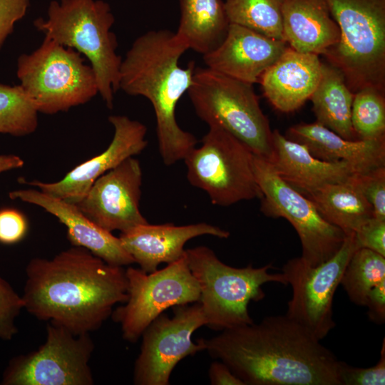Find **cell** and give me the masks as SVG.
<instances>
[{"label":"cell","instance_id":"obj_1","mask_svg":"<svg viewBox=\"0 0 385 385\" xmlns=\"http://www.w3.org/2000/svg\"><path fill=\"white\" fill-rule=\"evenodd\" d=\"M197 340L245 385H341L340 361L286 314Z\"/></svg>","mask_w":385,"mask_h":385},{"label":"cell","instance_id":"obj_2","mask_svg":"<svg viewBox=\"0 0 385 385\" xmlns=\"http://www.w3.org/2000/svg\"><path fill=\"white\" fill-rule=\"evenodd\" d=\"M26 274L24 309L75 334L98 329L114 307L128 299L125 269L81 247L73 246L51 259L34 258Z\"/></svg>","mask_w":385,"mask_h":385},{"label":"cell","instance_id":"obj_3","mask_svg":"<svg viewBox=\"0 0 385 385\" xmlns=\"http://www.w3.org/2000/svg\"><path fill=\"white\" fill-rule=\"evenodd\" d=\"M188 49L176 32L150 31L134 41L120 68L119 89L130 96H143L153 106L159 152L165 165L183 160L197 143L175 118L177 104L193 81L195 62L185 68L178 64Z\"/></svg>","mask_w":385,"mask_h":385},{"label":"cell","instance_id":"obj_4","mask_svg":"<svg viewBox=\"0 0 385 385\" xmlns=\"http://www.w3.org/2000/svg\"><path fill=\"white\" fill-rule=\"evenodd\" d=\"M115 18L103 0H61L50 2L47 18L36 19L34 26L45 37L71 48L90 61L96 77L98 93L108 108L113 107L119 90L122 62L118 41L111 32Z\"/></svg>","mask_w":385,"mask_h":385},{"label":"cell","instance_id":"obj_5","mask_svg":"<svg viewBox=\"0 0 385 385\" xmlns=\"http://www.w3.org/2000/svg\"><path fill=\"white\" fill-rule=\"evenodd\" d=\"M191 273L197 280L206 326L216 331L253 323L248 312L251 301L265 297L262 287L268 282L288 285L282 273L272 274V265L254 267L229 266L206 246L185 250Z\"/></svg>","mask_w":385,"mask_h":385},{"label":"cell","instance_id":"obj_6","mask_svg":"<svg viewBox=\"0 0 385 385\" xmlns=\"http://www.w3.org/2000/svg\"><path fill=\"white\" fill-rule=\"evenodd\" d=\"M340 40L323 55L355 94L367 87L385 91V0H326Z\"/></svg>","mask_w":385,"mask_h":385},{"label":"cell","instance_id":"obj_7","mask_svg":"<svg viewBox=\"0 0 385 385\" xmlns=\"http://www.w3.org/2000/svg\"><path fill=\"white\" fill-rule=\"evenodd\" d=\"M188 93L196 114L209 127L222 128L254 155L271 160L272 130L252 84L195 67Z\"/></svg>","mask_w":385,"mask_h":385},{"label":"cell","instance_id":"obj_8","mask_svg":"<svg viewBox=\"0 0 385 385\" xmlns=\"http://www.w3.org/2000/svg\"><path fill=\"white\" fill-rule=\"evenodd\" d=\"M16 75L38 113L66 112L98 93L94 71L81 54L46 37L37 49L19 56Z\"/></svg>","mask_w":385,"mask_h":385},{"label":"cell","instance_id":"obj_9","mask_svg":"<svg viewBox=\"0 0 385 385\" xmlns=\"http://www.w3.org/2000/svg\"><path fill=\"white\" fill-rule=\"evenodd\" d=\"M254 154L235 136L210 126L199 148L184 158L187 178L204 190L214 205L229 206L262 197L253 168Z\"/></svg>","mask_w":385,"mask_h":385},{"label":"cell","instance_id":"obj_10","mask_svg":"<svg viewBox=\"0 0 385 385\" xmlns=\"http://www.w3.org/2000/svg\"><path fill=\"white\" fill-rule=\"evenodd\" d=\"M253 168L262 194L261 212L267 217H283L293 226L304 262L314 267L337 253L346 238L344 232L328 222L309 198L282 179L268 160L254 155Z\"/></svg>","mask_w":385,"mask_h":385},{"label":"cell","instance_id":"obj_11","mask_svg":"<svg viewBox=\"0 0 385 385\" xmlns=\"http://www.w3.org/2000/svg\"><path fill=\"white\" fill-rule=\"evenodd\" d=\"M128 299L113 311L122 336L135 343L145 328L167 309L199 302L198 283L185 255L161 270L145 272L140 268L125 269Z\"/></svg>","mask_w":385,"mask_h":385},{"label":"cell","instance_id":"obj_12","mask_svg":"<svg viewBox=\"0 0 385 385\" xmlns=\"http://www.w3.org/2000/svg\"><path fill=\"white\" fill-rule=\"evenodd\" d=\"M94 344L89 334H75L48 322L45 342L38 349L12 359L4 371V385H91L89 361Z\"/></svg>","mask_w":385,"mask_h":385},{"label":"cell","instance_id":"obj_13","mask_svg":"<svg viewBox=\"0 0 385 385\" xmlns=\"http://www.w3.org/2000/svg\"><path fill=\"white\" fill-rule=\"evenodd\" d=\"M358 248L354 234L349 235L327 261L312 267L299 257L288 260L282 268L292 289L286 315L320 341L335 327L334 295L350 257Z\"/></svg>","mask_w":385,"mask_h":385},{"label":"cell","instance_id":"obj_14","mask_svg":"<svg viewBox=\"0 0 385 385\" xmlns=\"http://www.w3.org/2000/svg\"><path fill=\"white\" fill-rule=\"evenodd\" d=\"M173 308L172 317L162 313L143 331L134 364V384L169 385L178 363L204 350L198 340L194 343L192 339L195 330L207 324L200 302Z\"/></svg>","mask_w":385,"mask_h":385},{"label":"cell","instance_id":"obj_15","mask_svg":"<svg viewBox=\"0 0 385 385\" xmlns=\"http://www.w3.org/2000/svg\"><path fill=\"white\" fill-rule=\"evenodd\" d=\"M142 178L139 161L129 157L100 176L76 205L92 222L111 232L146 224L139 208Z\"/></svg>","mask_w":385,"mask_h":385},{"label":"cell","instance_id":"obj_16","mask_svg":"<svg viewBox=\"0 0 385 385\" xmlns=\"http://www.w3.org/2000/svg\"><path fill=\"white\" fill-rule=\"evenodd\" d=\"M108 120L114 128V135L103 153L77 165L57 182H20L68 202H79L100 176L128 158L140 153L148 145L147 128L142 123L119 115L109 116Z\"/></svg>","mask_w":385,"mask_h":385},{"label":"cell","instance_id":"obj_17","mask_svg":"<svg viewBox=\"0 0 385 385\" xmlns=\"http://www.w3.org/2000/svg\"><path fill=\"white\" fill-rule=\"evenodd\" d=\"M287 43L248 28L230 24L220 44L203 55L207 68L250 84L282 54Z\"/></svg>","mask_w":385,"mask_h":385},{"label":"cell","instance_id":"obj_18","mask_svg":"<svg viewBox=\"0 0 385 385\" xmlns=\"http://www.w3.org/2000/svg\"><path fill=\"white\" fill-rule=\"evenodd\" d=\"M9 196L11 200L39 206L57 217L66 227L67 237L73 246L86 248L112 265L123 267L135 263L119 237L92 222L76 204L32 188L11 191Z\"/></svg>","mask_w":385,"mask_h":385},{"label":"cell","instance_id":"obj_19","mask_svg":"<svg viewBox=\"0 0 385 385\" xmlns=\"http://www.w3.org/2000/svg\"><path fill=\"white\" fill-rule=\"evenodd\" d=\"M204 235L227 238L230 232L205 222L181 226L148 222L120 232L118 237L140 268L152 272L162 263L170 264L181 258L185 252V243Z\"/></svg>","mask_w":385,"mask_h":385},{"label":"cell","instance_id":"obj_20","mask_svg":"<svg viewBox=\"0 0 385 385\" xmlns=\"http://www.w3.org/2000/svg\"><path fill=\"white\" fill-rule=\"evenodd\" d=\"M322 62L317 54L299 52L287 46L260 77L264 96L282 113L299 109L319 83Z\"/></svg>","mask_w":385,"mask_h":385},{"label":"cell","instance_id":"obj_21","mask_svg":"<svg viewBox=\"0 0 385 385\" xmlns=\"http://www.w3.org/2000/svg\"><path fill=\"white\" fill-rule=\"evenodd\" d=\"M273 150L269 161L278 175L301 193L326 184L343 182L366 171L346 161H326L313 156L307 147L272 131Z\"/></svg>","mask_w":385,"mask_h":385},{"label":"cell","instance_id":"obj_22","mask_svg":"<svg viewBox=\"0 0 385 385\" xmlns=\"http://www.w3.org/2000/svg\"><path fill=\"white\" fill-rule=\"evenodd\" d=\"M282 14L284 41L297 51L323 56L340 40L326 0H283Z\"/></svg>","mask_w":385,"mask_h":385},{"label":"cell","instance_id":"obj_23","mask_svg":"<svg viewBox=\"0 0 385 385\" xmlns=\"http://www.w3.org/2000/svg\"><path fill=\"white\" fill-rule=\"evenodd\" d=\"M285 137L304 145L313 156L322 160L346 161L363 170L385 166V137L346 140L317 122L291 126Z\"/></svg>","mask_w":385,"mask_h":385},{"label":"cell","instance_id":"obj_24","mask_svg":"<svg viewBox=\"0 0 385 385\" xmlns=\"http://www.w3.org/2000/svg\"><path fill=\"white\" fill-rule=\"evenodd\" d=\"M355 174L345 181L326 184L302 193L313 202L328 222L346 235L354 234L374 217L372 207L359 187Z\"/></svg>","mask_w":385,"mask_h":385},{"label":"cell","instance_id":"obj_25","mask_svg":"<svg viewBox=\"0 0 385 385\" xmlns=\"http://www.w3.org/2000/svg\"><path fill=\"white\" fill-rule=\"evenodd\" d=\"M354 96L343 73L322 61L319 83L309 98L316 122L344 139L359 140L351 120Z\"/></svg>","mask_w":385,"mask_h":385},{"label":"cell","instance_id":"obj_26","mask_svg":"<svg viewBox=\"0 0 385 385\" xmlns=\"http://www.w3.org/2000/svg\"><path fill=\"white\" fill-rule=\"evenodd\" d=\"M180 18L176 34L202 56L217 48L230 22L222 0H180Z\"/></svg>","mask_w":385,"mask_h":385},{"label":"cell","instance_id":"obj_27","mask_svg":"<svg viewBox=\"0 0 385 385\" xmlns=\"http://www.w3.org/2000/svg\"><path fill=\"white\" fill-rule=\"evenodd\" d=\"M282 2L283 0H225L224 4L230 24L284 41Z\"/></svg>","mask_w":385,"mask_h":385},{"label":"cell","instance_id":"obj_28","mask_svg":"<svg viewBox=\"0 0 385 385\" xmlns=\"http://www.w3.org/2000/svg\"><path fill=\"white\" fill-rule=\"evenodd\" d=\"M384 279L385 257L366 248H358L344 269L340 284L351 302L364 306L370 290Z\"/></svg>","mask_w":385,"mask_h":385},{"label":"cell","instance_id":"obj_29","mask_svg":"<svg viewBox=\"0 0 385 385\" xmlns=\"http://www.w3.org/2000/svg\"><path fill=\"white\" fill-rule=\"evenodd\" d=\"M38 111L20 86L0 83V133L24 136L37 128Z\"/></svg>","mask_w":385,"mask_h":385},{"label":"cell","instance_id":"obj_30","mask_svg":"<svg viewBox=\"0 0 385 385\" xmlns=\"http://www.w3.org/2000/svg\"><path fill=\"white\" fill-rule=\"evenodd\" d=\"M351 125L359 140L385 137V91L364 88L354 96L351 107Z\"/></svg>","mask_w":385,"mask_h":385},{"label":"cell","instance_id":"obj_31","mask_svg":"<svg viewBox=\"0 0 385 385\" xmlns=\"http://www.w3.org/2000/svg\"><path fill=\"white\" fill-rule=\"evenodd\" d=\"M355 179L374 217L385 220V166L358 172Z\"/></svg>","mask_w":385,"mask_h":385},{"label":"cell","instance_id":"obj_32","mask_svg":"<svg viewBox=\"0 0 385 385\" xmlns=\"http://www.w3.org/2000/svg\"><path fill=\"white\" fill-rule=\"evenodd\" d=\"M24 309L21 296L0 277V339L11 340L17 333L16 319Z\"/></svg>","mask_w":385,"mask_h":385},{"label":"cell","instance_id":"obj_33","mask_svg":"<svg viewBox=\"0 0 385 385\" xmlns=\"http://www.w3.org/2000/svg\"><path fill=\"white\" fill-rule=\"evenodd\" d=\"M341 385H384L385 384V339H383L380 359L373 366L355 367L340 361Z\"/></svg>","mask_w":385,"mask_h":385},{"label":"cell","instance_id":"obj_34","mask_svg":"<svg viewBox=\"0 0 385 385\" xmlns=\"http://www.w3.org/2000/svg\"><path fill=\"white\" fill-rule=\"evenodd\" d=\"M354 234L359 248H366L385 257V220L372 217Z\"/></svg>","mask_w":385,"mask_h":385},{"label":"cell","instance_id":"obj_35","mask_svg":"<svg viewBox=\"0 0 385 385\" xmlns=\"http://www.w3.org/2000/svg\"><path fill=\"white\" fill-rule=\"evenodd\" d=\"M28 231L25 216L16 209L0 210V242L12 245L20 242Z\"/></svg>","mask_w":385,"mask_h":385},{"label":"cell","instance_id":"obj_36","mask_svg":"<svg viewBox=\"0 0 385 385\" xmlns=\"http://www.w3.org/2000/svg\"><path fill=\"white\" fill-rule=\"evenodd\" d=\"M29 0H0V49L15 24L26 14Z\"/></svg>","mask_w":385,"mask_h":385},{"label":"cell","instance_id":"obj_37","mask_svg":"<svg viewBox=\"0 0 385 385\" xmlns=\"http://www.w3.org/2000/svg\"><path fill=\"white\" fill-rule=\"evenodd\" d=\"M369 319L378 324L385 322V279L376 284L369 292L365 305Z\"/></svg>","mask_w":385,"mask_h":385},{"label":"cell","instance_id":"obj_38","mask_svg":"<svg viewBox=\"0 0 385 385\" xmlns=\"http://www.w3.org/2000/svg\"><path fill=\"white\" fill-rule=\"evenodd\" d=\"M210 384L212 385H245L222 361H215L208 371Z\"/></svg>","mask_w":385,"mask_h":385},{"label":"cell","instance_id":"obj_39","mask_svg":"<svg viewBox=\"0 0 385 385\" xmlns=\"http://www.w3.org/2000/svg\"><path fill=\"white\" fill-rule=\"evenodd\" d=\"M24 160L15 155H0V173L21 168Z\"/></svg>","mask_w":385,"mask_h":385}]
</instances>
